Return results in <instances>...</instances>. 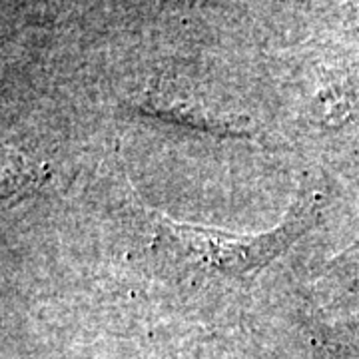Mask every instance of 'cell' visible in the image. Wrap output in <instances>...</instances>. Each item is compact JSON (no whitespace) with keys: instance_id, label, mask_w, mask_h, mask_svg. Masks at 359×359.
Here are the masks:
<instances>
[{"instance_id":"cell-1","label":"cell","mask_w":359,"mask_h":359,"mask_svg":"<svg viewBox=\"0 0 359 359\" xmlns=\"http://www.w3.org/2000/svg\"><path fill=\"white\" fill-rule=\"evenodd\" d=\"M313 202L297 208L280 228L259 236H236L226 231L208 230L172 218L156 216V226L166 245L172 248L190 268L202 273L244 276L264 268L273 257L283 254L313 222Z\"/></svg>"}]
</instances>
